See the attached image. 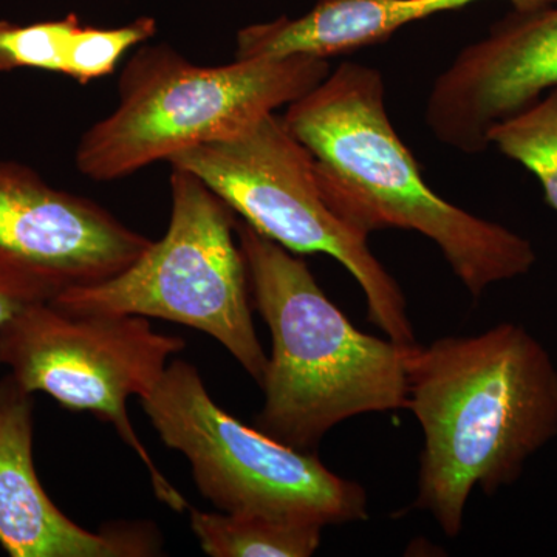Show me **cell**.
<instances>
[{
  "instance_id": "obj_13",
  "label": "cell",
  "mask_w": 557,
  "mask_h": 557,
  "mask_svg": "<svg viewBox=\"0 0 557 557\" xmlns=\"http://www.w3.org/2000/svg\"><path fill=\"white\" fill-rule=\"evenodd\" d=\"M190 528L211 557H310L324 527L260 515L190 509Z\"/></svg>"
},
{
  "instance_id": "obj_12",
  "label": "cell",
  "mask_w": 557,
  "mask_h": 557,
  "mask_svg": "<svg viewBox=\"0 0 557 557\" xmlns=\"http://www.w3.org/2000/svg\"><path fill=\"white\" fill-rule=\"evenodd\" d=\"M479 0H319L296 20L287 16L248 25L236 36L234 60L284 58L293 54L325 58L383 42L399 28L442 11ZM515 10H533L557 0H509Z\"/></svg>"
},
{
  "instance_id": "obj_6",
  "label": "cell",
  "mask_w": 557,
  "mask_h": 557,
  "mask_svg": "<svg viewBox=\"0 0 557 557\" xmlns=\"http://www.w3.org/2000/svg\"><path fill=\"white\" fill-rule=\"evenodd\" d=\"M171 168L207 183L234 214L293 255H327L358 282L370 322L399 344L416 343V332L397 278L336 208L327 175L309 149L276 113L223 141L172 157Z\"/></svg>"
},
{
  "instance_id": "obj_2",
  "label": "cell",
  "mask_w": 557,
  "mask_h": 557,
  "mask_svg": "<svg viewBox=\"0 0 557 557\" xmlns=\"http://www.w3.org/2000/svg\"><path fill=\"white\" fill-rule=\"evenodd\" d=\"M287 129L327 175L341 214L368 234L416 231L437 245L469 295L525 276L533 244L515 231L442 199L392 126L379 69L343 62L287 106Z\"/></svg>"
},
{
  "instance_id": "obj_1",
  "label": "cell",
  "mask_w": 557,
  "mask_h": 557,
  "mask_svg": "<svg viewBox=\"0 0 557 557\" xmlns=\"http://www.w3.org/2000/svg\"><path fill=\"white\" fill-rule=\"evenodd\" d=\"M406 409L423 431L417 497L449 539L469 497L522 478L557 437V368L525 327L504 322L475 336L406 346Z\"/></svg>"
},
{
  "instance_id": "obj_16",
  "label": "cell",
  "mask_w": 557,
  "mask_h": 557,
  "mask_svg": "<svg viewBox=\"0 0 557 557\" xmlns=\"http://www.w3.org/2000/svg\"><path fill=\"white\" fill-rule=\"evenodd\" d=\"M156 35L157 22L148 16L116 28L79 24L70 39L65 75L81 84L108 76L115 72L124 53Z\"/></svg>"
},
{
  "instance_id": "obj_14",
  "label": "cell",
  "mask_w": 557,
  "mask_h": 557,
  "mask_svg": "<svg viewBox=\"0 0 557 557\" xmlns=\"http://www.w3.org/2000/svg\"><path fill=\"white\" fill-rule=\"evenodd\" d=\"M486 139L490 148L518 161L539 180L545 200L557 212V87L498 121Z\"/></svg>"
},
{
  "instance_id": "obj_3",
  "label": "cell",
  "mask_w": 557,
  "mask_h": 557,
  "mask_svg": "<svg viewBox=\"0 0 557 557\" xmlns=\"http://www.w3.org/2000/svg\"><path fill=\"white\" fill-rule=\"evenodd\" d=\"M252 307L273 348L255 428L289 448L317 453L348 418L406 409V346L359 332L319 287L302 259L236 220Z\"/></svg>"
},
{
  "instance_id": "obj_15",
  "label": "cell",
  "mask_w": 557,
  "mask_h": 557,
  "mask_svg": "<svg viewBox=\"0 0 557 557\" xmlns=\"http://www.w3.org/2000/svg\"><path fill=\"white\" fill-rule=\"evenodd\" d=\"M79 24L76 14L28 25L0 21V72L38 69L65 75L70 39Z\"/></svg>"
},
{
  "instance_id": "obj_11",
  "label": "cell",
  "mask_w": 557,
  "mask_h": 557,
  "mask_svg": "<svg viewBox=\"0 0 557 557\" xmlns=\"http://www.w3.org/2000/svg\"><path fill=\"white\" fill-rule=\"evenodd\" d=\"M32 395L10 373L0 379V547L11 557L157 555L152 527L123 523L91 533L53 504L33 461Z\"/></svg>"
},
{
  "instance_id": "obj_9",
  "label": "cell",
  "mask_w": 557,
  "mask_h": 557,
  "mask_svg": "<svg viewBox=\"0 0 557 557\" xmlns=\"http://www.w3.org/2000/svg\"><path fill=\"white\" fill-rule=\"evenodd\" d=\"M557 87V2L515 10L469 44L429 94L426 124L443 145L485 152L487 132Z\"/></svg>"
},
{
  "instance_id": "obj_17",
  "label": "cell",
  "mask_w": 557,
  "mask_h": 557,
  "mask_svg": "<svg viewBox=\"0 0 557 557\" xmlns=\"http://www.w3.org/2000/svg\"><path fill=\"white\" fill-rule=\"evenodd\" d=\"M70 285L57 271L0 247V327L30 307L53 302Z\"/></svg>"
},
{
  "instance_id": "obj_8",
  "label": "cell",
  "mask_w": 557,
  "mask_h": 557,
  "mask_svg": "<svg viewBox=\"0 0 557 557\" xmlns=\"http://www.w3.org/2000/svg\"><path fill=\"white\" fill-rule=\"evenodd\" d=\"M185 347L182 336L156 332L148 318L72 313L53 302L30 307L0 327V366L20 386L112 424L148 469L156 496L177 512L188 502L139 442L127 401L149 394Z\"/></svg>"
},
{
  "instance_id": "obj_10",
  "label": "cell",
  "mask_w": 557,
  "mask_h": 557,
  "mask_svg": "<svg viewBox=\"0 0 557 557\" xmlns=\"http://www.w3.org/2000/svg\"><path fill=\"white\" fill-rule=\"evenodd\" d=\"M150 244L97 201L54 188L17 161L0 160V247L76 285L116 276Z\"/></svg>"
},
{
  "instance_id": "obj_7",
  "label": "cell",
  "mask_w": 557,
  "mask_h": 557,
  "mask_svg": "<svg viewBox=\"0 0 557 557\" xmlns=\"http://www.w3.org/2000/svg\"><path fill=\"white\" fill-rule=\"evenodd\" d=\"M168 448L188 458L197 487L219 511L344 525L369 518L368 494L304 453L249 428L211 398L199 369L170 362L139 398Z\"/></svg>"
},
{
  "instance_id": "obj_5",
  "label": "cell",
  "mask_w": 557,
  "mask_h": 557,
  "mask_svg": "<svg viewBox=\"0 0 557 557\" xmlns=\"http://www.w3.org/2000/svg\"><path fill=\"white\" fill-rule=\"evenodd\" d=\"M163 239L116 276L70 285L53 300L72 313L135 314L207 333L262 384L269 357L252 322L247 265L234 211L207 183L172 168Z\"/></svg>"
},
{
  "instance_id": "obj_4",
  "label": "cell",
  "mask_w": 557,
  "mask_h": 557,
  "mask_svg": "<svg viewBox=\"0 0 557 557\" xmlns=\"http://www.w3.org/2000/svg\"><path fill=\"white\" fill-rule=\"evenodd\" d=\"M329 73V60L309 54L200 65L166 44L139 47L121 73L115 109L81 137L76 168L94 182H113L237 137Z\"/></svg>"
}]
</instances>
